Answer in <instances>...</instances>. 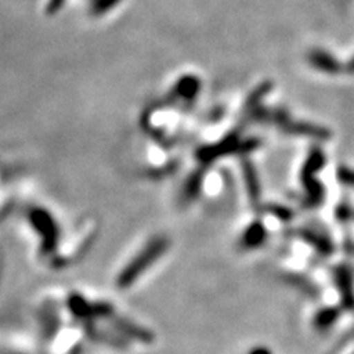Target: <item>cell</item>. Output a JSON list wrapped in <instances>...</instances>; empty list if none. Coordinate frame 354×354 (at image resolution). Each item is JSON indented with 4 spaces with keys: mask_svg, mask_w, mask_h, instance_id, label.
<instances>
[{
    "mask_svg": "<svg viewBox=\"0 0 354 354\" xmlns=\"http://www.w3.org/2000/svg\"><path fill=\"white\" fill-rule=\"evenodd\" d=\"M338 177L341 182H344L346 185H351L354 186V171L347 169V167H341L338 170Z\"/></svg>",
    "mask_w": 354,
    "mask_h": 354,
    "instance_id": "obj_12",
    "label": "cell"
},
{
    "mask_svg": "<svg viewBox=\"0 0 354 354\" xmlns=\"http://www.w3.org/2000/svg\"><path fill=\"white\" fill-rule=\"evenodd\" d=\"M242 170H243V177H245V183L248 187L251 201L254 204H257L259 198H260V183H259L257 173H256V170H254L252 164L248 161L242 162Z\"/></svg>",
    "mask_w": 354,
    "mask_h": 354,
    "instance_id": "obj_7",
    "label": "cell"
},
{
    "mask_svg": "<svg viewBox=\"0 0 354 354\" xmlns=\"http://www.w3.org/2000/svg\"><path fill=\"white\" fill-rule=\"evenodd\" d=\"M169 245H170V241L164 236L152 239L145 247V250L139 252L138 256L133 259V261L126 266L124 270L121 272V274L117 279V286L127 288L133 285V282H135L151 264L157 261L162 254L169 250Z\"/></svg>",
    "mask_w": 354,
    "mask_h": 354,
    "instance_id": "obj_1",
    "label": "cell"
},
{
    "mask_svg": "<svg viewBox=\"0 0 354 354\" xmlns=\"http://www.w3.org/2000/svg\"><path fill=\"white\" fill-rule=\"evenodd\" d=\"M312 64L316 66V68L324 70L325 73H330V74L338 73V70H339V65L334 59L329 58L328 55L320 53V52H316L313 55V57H312Z\"/></svg>",
    "mask_w": 354,
    "mask_h": 354,
    "instance_id": "obj_9",
    "label": "cell"
},
{
    "mask_svg": "<svg viewBox=\"0 0 354 354\" xmlns=\"http://www.w3.org/2000/svg\"><path fill=\"white\" fill-rule=\"evenodd\" d=\"M301 238L306 239L308 243H312L313 247H316L317 251H320L322 254H330L332 252V245L329 243L328 239L322 238V236H317L316 234H312V232H303Z\"/></svg>",
    "mask_w": 354,
    "mask_h": 354,
    "instance_id": "obj_10",
    "label": "cell"
},
{
    "mask_svg": "<svg viewBox=\"0 0 354 354\" xmlns=\"http://www.w3.org/2000/svg\"><path fill=\"white\" fill-rule=\"evenodd\" d=\"M266 236H268V234H266V229L263 227V225L260 221H254V223L243 232V235L241 238V245L245 250H254L261 245L266 241Z\"/></svg>",
    "mask_w": 354,
    "mask_h": 354,
    "instance_id": "obj_6",
    "label": "cell"
},
{
    "mask_svg": "<svg viewBox=\"0 0 354 354\" xmlns=\"http://www.w3.org/2000/svg\"><path fill=\"white\" fill-rule=\"evenodd\" d=\"M201 182H203V176L199 173L192 177L189 183H187V186H186L187 196H192V195L198 194V189H199V186H201Z\"/></svg>",
    "mask_w": 354,
    "mask_h": 354,
    "instance_id": "obj_11",
    "label": "cell"
},
{
    "mask_svg": "<svg viewBox=\"0 0 354 354\" xmlns=\"http://www.w3.org/2000/svg\"><path fill=\"white\" fill-rule=\"evenodd\" d=\"M325 162L324 155L320 151H315L310 155L306 165H304V170H303V183L306 186V191L308 194V204L310 205H316L320 203V199H322V186L320 183L315 179V173L319 171L322 169V165Z\"/></svg>",
    "mask_w": 354,
    "mask_h": 354,
    "instance_id": "obj_3",
    "label": "cell"
},
{
    "mask_svg": "<svg viewBox=\"0 0 354 354\" xmlns=\"http://www.w3.org/2000/svg\"><path fill=\"white\" fill-rule=\"evenodd\" d=\"M31 225L41 235V250L52 252L57 247L59 238V229L55 218L44 209H32L30 214Z\"/></svg>",
    "mask_w": 354,
    "mask_h": 354,
    "instance_id": "obj_2",
    "label": "cell"
},
{
    "mask_svg": "<svg viewBox=\"0 0 354 354\" xmlns=\"http://www.w3.org/2000/svg\"><path fill=\"white\" fill-rule=\"evenodd\" d=\"M68 307L73 312L74 316L77 317H91L93 316V310H95V306L88 304L84 298H82L80 295H71L70 300H68Z\"/></svg>",
    "mask_w": 354,
    "mask_h": 354,
    "instance_id": "obj_8",
    "label": "cell"
},
{
    "mask_svg": "<svg viewBox=\"0 0 354 354\" xmlns=\"http://www.w3.org/2000/svg\"><path fill=\"white\" fill-rule=\"evenodd\" d=\"M239 147H241V142H239L238 135L232 133V135H229L226 139H223L220 143H217V145L204 147V148L199 149L198 151V160L204 162V164H208L212 161H216L220 157H223V155H227L230 152L236 151Z\"/></svg>",
    "mask_w": 354,
    "mask_h": 354,
    "instance_id": "obj_4",
    "label": "cell"
},
{
    "mask_svg": "<svg viewBox=\"0 0 354 354\" xmlns=\"http://www.w3.org/2000/svg\"><path fill=\"white\" fill-rule=\"evenodd\" d=\"M199 91H201V83H199V80L192 75H187L176 83L171 95L174 97L185 99V101H192L194 97H196Z\"/></svg>",
    "mask_w": 354,
    "mask_h": 354,
    "instance_id": "obj_5",
    "label": "cell"
}]
</instances>
